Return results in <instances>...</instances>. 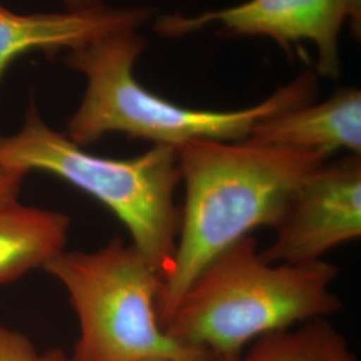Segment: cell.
Wrapping results in <instances>:
<instances>
[{"mask_svg": "<svg viewBox=\"0 0 361 361\" xmlns=\"http://www.w3.org/2000/svg\"><path fill=\"white\" fill-rule=\"evenodd\" d=\"M176 150L185 198L157 302L161 324L213 258L258 228L274 229L301 182L328 159L246 141L195 140Z\"/></svg>", "mask_w": 361, "mask_h": 361, "instance_id": "cell-1", "label": "cell"}, {"mask_svg": "<svg viewBox=\"0 0 361 361\" xmlns=\"http://www.w3.org/2000/svg\"><path fill=\"white\" fill-rule=\"evenodd\" d=\"M326 261L274 264L253 235L213 258L188 286L162 326L174 341L212 359L235 361L262 336L328 319L343 308Z\"/></svg>", "mask_w": 361, "mask_h": 361, "instance_id": "cell-2", "label": "cell"}, {"mask_svg": "<svg viewBox=\"0 0 361 361\" xmlns=\"http://www.w3.org/2000/svg\"><path fill=\"white\" fill-rule=\"evenodd\" d=\"M146 40L138 30H122L70 51L66 65L86 78V90L67 125L79 146L122 133L153 146L177 149L195 140L245 141L256 123L290 107L310 104L316 74L305 73L259 104L237 110L193 109L170 102L135 79L134 66Z\"/></svg>", "mask_w": 361, "mask_h": 361, "instance_id": "cell-3", "label": "cell"}, {"mask_svg": "<svg viewBox=\"0 0 361 361\" xmlns=\"http://www.w3.org/2000/svg\"><path fill=\"white\" fill-rule=\"evenodd\" d=\"M0 165L27 174L49 173L95 198L125 225L131 244L164 279L180 231L174 198L180 173L174 147L155 145L128 159L91 154L51 129L31 104L22 129L0 137Z\"/></svg>", "mask_w": 361, "mask_h": 361, "instance_id": "cell-4", "label": "cell"}, {"mask_svg": "<svg viewBox=\"0 0 361 361\" xmlns=\"http://www.w3.org/2000/svg\"><path fill=\"white\" fill-rule=\"evenodd\" d=\"M44 271L65 286L77 314L70 361L216 360L165 332L157 312L162 276L131 243L116 237L95 252L65 250Z\"/></svg>", "mask_w": 361, "mask_h": 361, "instance_id": "cell-5", "label": "cell"}, {"mask_svg": "<svg viewBox=\"0 0 361 361\" xmlns=\"http://www.w3.org/2000/svg\"><path fill=\"white\" fill-rule=\"evenodd\" d=\"M361 0H247L238 6L193 16L165 15L154 30L166 38H180L219 25L226 35L265 37L286 50L310 42L317 50L320 75L340 74L338 42L344 26L360 32Z\"/></svg>", "mask_w": 361, "mask_h": 361, "instance_id": "cell-6", "label": "cell"}, {"mask_svg": "<svg viewBox=\"0 0 361 361\" xmlns=\"http://www.w3.org/2000/svg\"><path fill=\"white\" fill-rule=\"evenodd\" d=\"M271 245L261 250L274 264L323 261L337 246L361 235L360 155L324 162L297 188L277 224Z\"/></svg>", "mask_w": 361, "mask_h": 361, "instance_id": "cell-7", "label": "cell"}, {"mask_svg": "<svg viewBox=\"0 0 361 361\" xmlns=\"http://www.w3.org/2000/svg\"><path fill=\"white\" fill-rule=\"evenodd\" d=\"M154 15L150 7L113 8L101 3L65 13L22 15L0 4V82L16 58L31 51H74L122 30H138Z\"/></svg>", "mask_w": 361, "mask_h": 361, "instance_id": "cell-8", "label": "cell"}, {"mask_svg": "<svg viewBox=\"0 0 361 361\" xmlns=\"http://www.w3.org/2000/svg\"><path fill=\"white\" fill-rule=\"evenodd\" d=\"M245 141L325 158L338 150L360 155V90L343 89L322 104H300L267 116L256 123Z\"/></svg>", "mask_w": 361, "mask_h": 361, "instance_id": "cell-9", "label": "cell"}, {"mask_svg": "<svg viewBox=\"0 0 361 361\" xmlns=\"http://www.w3.org/2000/svg\"><path fill=\"white\" fill-rule=\"evenodd\" d=\"M70 219L63 213L13 202L0 209V284L44 267L65 252Z\"/></svg>", "mask_w": 361, "mask_h": 361, "instance_id": "cell-10", "label": "cell"}, {"mask_svg": "<svg viewBox=\"0 0 361 361\" xmlns=\"http://www.w3.org/2000/svg\"><path fill=\"white\" fill-rule=\"evenodd\" d=\"M235 361H359V357L347 337L328 319H320L262 336Z\"/></svg>", "mask_w": 361, "mask_h": 361, "instance_id": "cell-11", "label": "cell"}, {"mask_svg": "<svg viewBox=\"0 0 361 361\" xmlns=\"http://www.w3.org/2000/svg\"><path fill=\"white\" fill-rule=\"evenodd\" d=\"M38 353L26 336L0 326V361H35Z\"/></svg>", "mask_w": 361, "mask_h": 361, "instance_id": "cell-12", "label": "cell"}, {"mask_svg": "<svg viewBox=\"0 0 361 361\" xmlns=\"http://www.w3.org/2000/svg\"><path fill=\"white\" fill-rule=\"evenodd\" d=\"M26 176L27 173L23 170L0 165V209L18 201Z\"/></svg>", "mask_w": 361, "mask_h": 361, "instance_id": "cell-13", "label": "cell"}, {"mask_svg": "<svg viewBox=\"0 0 361 361\" xmlns=\"http://www.w3.org/2000/svg\"><path fill=\"white\" fill-rule=\"evenodd\" d=\"M35 361H70V357L62 349L52 348L43 355H38Z\"/></svg>", "mask_w": 361, "mask_h": 361, "instance_id": "cell-14", "label": "cell"}, {"mask_svg": "<svg viewBox=\"0 0 361 361\" xmlns=\"http://www.w3.org/2000/svg\"><path fill=\"white\" fill-rule=\"evenodd\" d=\"M65 1L73 7H83V6H90V4L99 3V0H65Z\"/></svg>", "mask_w": 361, "mask_h": 361, "instance_id": "cell-15", "label": "cell"}, {"mask_svg": "<svg viewBox=\"0 0 361 361\" xmlns=\"http://www.w3.org/2000/svg\"><path fill=\"white\" fill-rule=\"evenodd\" d=\"M138 361H180L174 360V359H165V357H154V359H143V360ZM212 361H221V360H212Z\"/></svg>", "mask_w": 361, "mask_h": 361, "instance_id": "cell-16", "label": "cell"}]
</instances>
